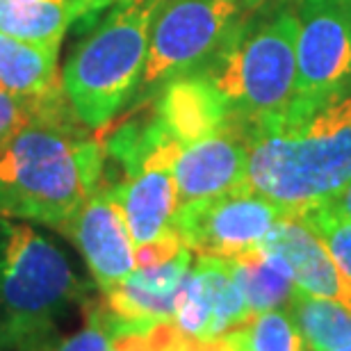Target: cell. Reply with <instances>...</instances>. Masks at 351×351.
<instances>
[{"instance_id":"cell-12","label":"cell","mask_w":351,"mask_h":351,"mask_svg":"<svg viewBox=\"0 0 351 351\" xmlns=\"http://www.w3.org/2000/svg\"><path fill=\"white\" fill-rule=\"evenodd\" d=\"M178 208L247 187L249 144L240 128H228L180 146L173 158Z\"/></svg>"},{"instance_id":"cell-27","label":"cell","mask_w":351,"mask_h":351,"mask_svg":"<svg viewBox=\"0 0 351 351\" xmlns=\"http://www.w3.org/2000/svg\"><path fill=\"white\" fill-rule=\"evenodd\" d=\"M335 351H351V345L349 347H342V349H335Z\"/></svg>"},{"instance_id":"cell-1","label":"cell","mask_w":351,"mask_h":351,"mask_svg":"<svg viewBox=\"0 0 351 351\" xmlns=\"http://www.w3.org/2000/svg\"><path fill=\"white\" fill-rule=\"evenodd\" d=\"M103 182V137L78 121L60 85L0 151V217L62 230Z\"/></svg>"},{"instance_id":"cell-26","label":"cell","mask_w":351,"mask_h":351,"mask_svg":"<svg viewBox=\"0 0 351 351\" xmlns=\"http://www.w3.org/2000/svg\"><path fill=\"white\" fill-rule=\"evenodd\" d=\"M108 351H125V349H123L121 345H119V342H117V340H114V342H112V347H110Z\"/></svg>"},{"instance_id":"cell-2","label":"cell","mask_w":351,"mask_h":351,"mask_svg":"<svg viewBox=\"0 0 351 351\" xmlns=\"http://www.w3.org/2000/svg\"><path fill=\"white\" fill-rule=\"evenodd\" d=\"M249 144L247 189L301 215L351 180V96L263 117L240 128Z\"/></svg>"},{"instance_id":"cell-4","label":"cell","mask_w":351,"mask_h":351,"mask_svg":"<svg viewBox=\"0 0 351 351\" xmlns=\"http://www.w3.org/2000/svg\"><path fill=\"white\" fill-rule=\"evenodd\" d=\"M162 0H121L69 53L60 85L73 114L101 132L130 108L149 55L151 25Z\"/></svg>"},{"instance_id":"cell-24","label":"cell","mask_w":351,"mask_h":351,"mask_svg":"<svg viewBox=\"0 0 351 351\" xmlns=\"http://www.w3.org/2000/svg\"><path fill=\"white\" fill-rule=\"evenodd\" d=\"M85 3H87V19H91V16H96V14L110 10L112 5L121 3V0H85Z\"/></svg>"},{"instance_id":"cell-3","label":"cell","mask_w":351,"mask_h":351,"mask_svg":"<svg viewBox=\"0 0 351 351\" xmlns=\"http://www.w3.org/2000/svg\"><path fill=\"white\" fill-rule=\"evenodd\" d=\"M87 287L69 256L30 223L0 217V351H48Z\"/></svg>"},{"instance_id":"cell-18","label":"cell","mask_w":351,"mask_h":351,"mask_svg":"<svg viewBox=\"0 0 351 351\" xmlns=\"http://www.w3.org/2000/svg\"><path fill=\"white\" fill-rule=\"evenodd\" d=\"M233 269L247 297L251 315L285 306L297 290L290 265L278 254H271L263 247L233 258Z\"/></svg>"},{"instance_id":"cell-6","label":"cell","mask_w":351,"mask_h":351,"mask_svg":"<svg viewBox=\"0 0 351 351\" xmlns=\"http://www.w3.org/2000/svg\"><path fill=\"white\" fill-rule=\"evenodd\" d=\"M244 14L249 12L242 0H162L130 110L144 108L167 82L210 64Z\"/></svg>"},{"instance_id":"cell-21","label":"cell","mask_w":351,"mask_h":351,"mask_svg":"<svg viewBox=\"0 0 351 351\" xmlns=\"http://www.w3.org/2000/svg\"><path fill=\"white\" fill-rule=\"evenodd\" d=\"M117 340V324L103 299L85 304V324L71 338L62 340L53 351H108Z\"/></svg>"},{"instance_id":"cell-7","label":"cell","mask_w":351,"mask_h":351,"mask_svg":"<svg viewBox=\"0 0 351 351\" xmlns=\"http://www.w3.org/2000/svg\"><path fill=\"white\" fill-rule=\"evenodd\" d=\"M351 96V0H299L297 91L290 105L311 110Z\"/></svg>"},{"instance_id":"cell-8","label":"cell","mask_w":351,"mask_h":351,"mask_svg":"<svg viewBox=\"0 0 351 351\" xmlns=\"http://www.w3.org/2000/svg\"><path fill=\"white\" fill-rule=\"evenodd\" d=\"M287 215L292 213L240 187L235 192L180 206L176 210L173 228L192 254L233 261L261 247L267 233Z\"/></svg>"},{"instance_id":"cell-19","label":"cell","mask_w":351,"mask_h":351,"mask_svg":"<svg viewBox=\"0 0 351 351\" xmlns=\"http://www.w3.org/2000/svg\"><path fill=\"white\" fill-rule=\"evenodd\" d=\"M223 340L233 351H306L285 306L251 315Z\"/></svg>"},{"instance_id":"cell-22","label":"cell","mask_w":351,"mask_h":351,"mask_svg":"<svg viewBox=\"0 0 351 351\" xmlns=\"http://www.w3.org/2000/svg\"><path fill=\"white\" fill-rule=\"evenodd\" d=\"M37 101L39 98H19L0 91V151L21 130V125L30 119L34 108H37Z\"/></svg>"},{"instance_id":"cell-13","label":"cell","mask_w":351,"mask_h":351,"mask_svg":"<svg viewBox=\"0 0 351 351\" xmlns=\"http://www.w3.org/2000/svg\"><path fill=\"white\" fill-rule=\"evenodd\" d=\"M151 114L165 135L178 146L237 128L228 103L206 73L180 75L151 98Z\"/></svg>"},{"instance_id":"cell-17","label":"cell","mask_w":351,"mask_h":351,"mask_svg":"<svg viewBox=\"0 0 351 351\" xmlns=\"http://www.w3.org/2000/svg\"><path fill=\"white\" fill-rule=\"evenodd\" d=\"M306 351H335L351 345V311L338 301L294 290L285 304Z\"/></svg>"},{"instance_id":"cell-25","label":"cell","mask_w":351,"mask_h":351,"mask_svg":"<svg viewBox=\"0 0 351 351\" xmlns=\"http://www.w3.org/2000/svg\"><path fill=\"white\" fill-rule=\"evenodd\" d=\"M244 7H247V12H256V10H263L265 5H269L271 0H242Z\"/></svg>"},{"instance_id":"cell-5","label":"cell","mask_w":351,"mask_h":351,"mask_svg":"<svg viewBox=\"0 0 351 351\" xmlns=\"http://www.w3.org/2000/svg\"><path fill=\"white\" fill-rule=\"evenodd\" d=\"M201 73L228 103L237 128L287 110L297 91V10L280 5L242 19Z\"/></svg>"},{"instance_id":"cell-9","label":"cell","mask_w":351,"mask_h":351,"mask_svg":"<svg viewBox=\"0 0 351 351\" xmlns=\"http://www.w3.org/2000/svg\"><path fill=\"white\" fill-rule=\"evenodd\" d=\"M178 149V144H167L132 173L105 180L123 213L135 251L178 237L173 228L178 196L171 169Z\"/></svg>"},{"instance_id":"cell-23","label":"cell","mask_w":351,"mask_h":351,"mask_svg":"<svg viewBox=\"0 0 351 351\" xmlns=\"http://www.w3.org/2000/svg\"><path fill=\"white\" fill-rule=\"evenodd\" d=\"M322 208H326L328 213H333V215L342 217V219H349L351 221V180L340 189L338 194L333 196L331 201H326Z\"/></svg>"},{"instance_id":"cell-10","label":"cell","mask_w":351,"mask_h":351,"mask_svg":"<svg viewBox=\"0 0 351 351\" xmlns=\"http://www.w3.org/2000/svg\"><path fill=\"white\" fill-rule=\"evenodd\" d=\"M60 233L69 235L78 247L101 292L112 290L137 269L130 230L125 226L121 208L105 182Z\"/></svg>"},{"instance_id":"cell-11","label":"cell","mask_w":351,"mask_h":351,"mask_svg":"<svg viewBox=\"0 0 351 351\" xmlns=\"http://www.w3.org/2000/svg\"><path fill=\"white\" fill-rule=\"evenodd\" d=\"M192 263L194 254L185 247L160 265L137 267L112 290L101 292L105 308L114 317L117 338L146 333L162 322H171Z\"/></svg>"},{"instance_id":"cell-14","label":"cell","mask_w":351,"mask_h":351,"mask_svg":"<svg viewBox=\"0 0 351 351\" xmlns=\"http://www.w3.org/2000/svg\"><path fill=\"white\" fill-rule=\"evenodd\" d=\"M261 247L278 254L290 265L299 290L338 301L351 311V280L333 263L317 233L308 226L301 215L283 217L267 233Z\"/></svg>"},{"instance_id":"cell-15","label":"cell","mask_w":351,"mask_h":351,"mask_svg":"<svg viewBox=\"0 0 351 351\" xmlns=\"http://www.w3.org/2000/svg\"><path fill=\"white\" fill-rule=\"evenodd\" d=\"M87 19L85 0H0V32L60 48L73 21Z\"/></svg>"},{"instance_id":"cell-16","label":"cell","mask_w":351,"mask_h":351,"mask_svg":"<svg viewBox=\"0 0 351 351\" xmlns=\"http://www.w3.org/2000/svg\"><path fill=\"white\" fill-rule=\"evenodd\" d=\"M60 48L30 44L0 32V91L19 98H41L60 87Z\"/></svg>"},{"instance_id":"cell-20","label":"cell","mask_w":351,"mask_h":351,"mask_svg":"<svg viewBox=\"0 0 351 351\" xmlns=\"http://www.w3.org/2000/svg\"><path fill=\"white\" fill-rule=\"evenodd\" d=\"M304 221L311 226L326 251L331 254L333 263L340 267V271L351 280V221L328 213L326 208H313L301 213Z\"/></svg>"}]
</instances>
